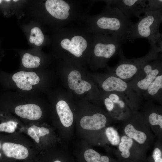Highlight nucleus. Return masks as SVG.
I'll return each instance as SVG.
<instances>
[{"instance_id": "obj_1", "label": "nucleus", "mask_w": 162, "mask_h": 162, "mask_svg": "<svg viewBox=\"0 0 162 162\" xmlns=\"http://www.w3.org/2000/svg\"><path fill=\"white\" fill-rule=\"evenodd\" d=\"M150 45L148 52L144 56L139 58L128 59L124 55L121 48L118 54L120 59L114 67L110 68V75L118 77L124 81H131L146 63L156 59L162 52V47L149 42Z\"/></svg>"}, {"instance_id": "obj_2", "label": "nucleus", "mask_w": 162, "mask_h": 162, "mask_svg": "<svg viewBox=\"0 0 162 162\" xmlns=\"http://www.w3.org/2000/svg\"><path fill=\"white\" fill-rule=\"evenodd\" d=\"M144 14L143 16H140L137 22L134 23L127 40L133 43L136 39L145 38L149 43L162 47V35L159 31L162 22V10Z\"/></svg>"}, {"instance_id": "obj_3", "label": "nucleus", "mask_w": 162, "mask_h": 162, "mask_svg": "<svg viewBox=\"0 0 162 162\" xmlns=\"http://www.w3.org/2000/svg\"><path fill=\"white\" fill-rule=\"evenodd\" d=\"M98 28L107 32L112 35L127 38L134 23L127 18L117 8L109 6L104 14L98 18Z\"/></svg>"}, {"instance_id": "obj_4", "label": "nucleus", "mask_w": 162, "mask_h": 162, "mask_svg": "<svg viewBox=\"0 0 162 162\" xmlns=\"http://www.w3.org/2000/svg\"><path fill=\"white\" fill-rule=\"evenodd\" d=\"M162 58L161 54L156 59L145 64L132 80L127 82L129 87L142 97L150 84L162 72Z\"/></svg>"}, {"instance_id": "obj_5", "label": "nucleus", "mask_w": 162, "mask_h": 162, "mask_svg": "<svg viewBox=\"0 0 162 162\" xmlns=\"http://www.w3.org/2000/svg\"><path fill=\"white\" fill-rule=\"evenodd\" d=\"M101 86L105 92L119 94L133 112L137 111L142 104L143 98L131 88L127 82L118 77L108 76L102 80Z\"/></svg>"}, {"instance_id": "obj_6", "label": "nucleus", "mask_w": 162, "mask_h": 162, "mask_svg": "<svg viewBox=\"0 0 162 162\" xmlns=\"http://www.w3.org/2000/svg\"><path fill=\"white\" fill-rule=\"evenodd\" d=\"M124 120L125 135L142 146L148 145L151 139L148 124L143 113L137 111Z\"/></svg>"}, {"instance_id": "obj_7", "label": "nucleus", "mask_w": 162, "mask_h": 162, "mask_svg": "<svg viewBox=\"0 0 162 162\" xmlns=\"http://www.w3.org/2000/svg\"><path fill=\"white\" fill-rule=\"evenodd\" d=\"M126 41L123 38L112 35L105 37L104 41H99L95 44L94 54L98 58L108 60L118 54L123 44Z\"/></svg>"}, {"instance_id": "obj_8", "label": "nucleus", "mask_w": 162, "mask_h": 162, "mask_svg": "<svg viewBox=\"0 0 162 162\" xmlns=\"http://www.w3.org/2000/svg\"><path fill=\"white\" fill-rule=\"evenodd\" d=\"M147 0H114L110 1L113 6L118 8L128 19L132 17L139 18L144 13Z\"/></svg>"}, {"instance_id": "obj_9", "label": "nucleus", "mask_w": 162, "mask_h": 162, "mask_svg": "<svg viewBox=\"0 0 162 162\" xmlns=\"http://www.w3.org/2000/svg\"><path fill=\"white\" fill-rule=\"evenodd\" d=\"M143 106L144 113L143 114L148 124L153 129H159L161 132L162 107L155 105L152 101L150 100H147L143 104Z\"/></svg>"}, {"instance_id": "obj_10", "label": "nucleus", "mask_w": 162, "mask_h": 162, "mask_svg": "<svg viewBox=\"0 0 162 162\" xmlns=\"http://www.w3.org/2000/svg\"><path fill=\"white\" fill-rule=\"evenodd\" d=\"M12 79L18 88L26 91L31 90L32 86L38 84L40 80L39 77L35 73L22 71L15 73L12 76Z\"/></svg>"}, {"instance_id": "obj_11", "label": "nucleus", "mask_w": 162, "mask_h": 162, "mask_svg": "<svg viewBox=\"0 0 162 162\" xmlns=\"http://www.w3.org/2000/svg\"><path fill=\"white\" fill-rule=\"evenodd\" d=\"M45 7L49 13L55 18L64 20L68 17L70 6L63 0H46Z\"/></svg>"}, {"instance_id": "obj_12", "label": "nucleus", "mask_w": 162, "mask_h": 162, "mask_svg": "<svg viewBox=\"0 0 162 162\" xmlns=\"http://www.w3.org/2000/svg\"><path fill=\"white\" fill-rule=\"evenodd\" d=\"M60 44L63 48L77 57L82 55L87 46L86 40L79 35L74 36L71 40L68 38L64 39L61 41Z\"/></svg>"}, {"instance_id": "obj_13", "label": "nucleus", "mask_w": 162, "mask_h": 162, "mask_svg": "<svg viewBox=\"0 0 162 162\" xmlns=\"http://www.w3.org/2000/svg\"><path fill=\"white\" fill-rule=\"evenodd\" d=\"M108 121V118L105 115L97 112L92 116L83 117L80 120V124L84 129L98 130L104 128Z\"/></svg>"}, {"instance_id": "obj_14", "label": "nucleus", "mask_w": 162, "mask_h": 162, "mask_svg": "<svg viewBox=\"0 0 162 162\" xmlns=\"http://www.w3.org/2000/svg\"><path fill=\"white\" fill-rule=\"evenodd\" d=\"M146 100L162 103V72L159 74L150 84L142 95Z\"/></svg>"}, {"instance_id": "obj_15", "label": "nucleus", "mask_w": 162, "mask_h": 162, "mask_svg": "<svg viewBox=\"0 0 162 162\" xmlns=\"http://www.w3.org/2000/svg\"><path fill=\"white\" fill-rule=\"evenodd\" d=\"M68 79L70 88L74 90L78 94H82L92 88L90 83L82 79L80 73L77 70L71 71L68 75Z\"/></svg>"}, {"instance_id": "obj_16", "label": "nucleus", "mask_w": 162, "mask_h": 162, "mask_svg": "<svg viewBox=\"0 0 162 162\" xmlns=\"http://www.w3.org/2000/svg\"><path fill=\"white\" fill-rule=\"evenodd\" d=\"M2 150L4 155L8 158L24 159L28 155V152L24 146L19 144L5 142L2 144Z\"/></svg>"}, {"instance_id": "obj_17", "label": "nucleus", "mask_w": 162, "mask_h": 162, "mask_svg": "<svg viewBox=\"0 0 162 162\" xmlns=\"http://www.w3.org/2000/svg\"><path fill=\"white\" fill-rule=\"evenodd\" d=\"M15 112L18 116L31 120H37L41 116L42 112L40 107L34 104L19 105L16 107Z\"/></svg>"}, {"instance_id": "obj_18", "label": "nucleus", "mask_w": 162, "mask_h": 162, "mask_svg": "<svg viewBox=\"0 0 162 162\" xmlns=\"http://www.w3.org/2000/svg\"><path fill=\"white\" fill-rule=\"evenodd\" d=\"M56 109L62 124L66 127L71 126L73 122L74 116L67 103L63 100L58 101L56 105Z\"/></svg>"}, {"instance_id": "obj_19", "label": "nucleus", "mask_w": 162, "mask_h": 162, "mask_svg": "<svg viewBox=\"0 0 162 162\" xmlns=\"http://www.w3.org/2000/svg\"><path fill=\"white\" fill-rule=\"evenodd\" d=\"M134 141L131 138L124 135L122 136L120 141L118 145V149L121 152L122 158L127 159L131 156V149L133 147Z\"/></svg>"}, {"instance_id": "obj_20", "label": "nucleus", "mask_w": 162, "mask_h": 162, "mask_svg": "<svg viewBox=\"0 0 162 162\" xmlns=\"http://www.w3.org/2000/svg\"><path fill=\"white\" fill-rule=\"evenodd\" d=\"M87 162H110L109 158L106 156H102L96 151L92 149L86 150L84 154Z\"/></svg>"}, {"instance_id": "obj_21", "label": "nucleus", "mask_w": 162, "mask_h": 162, "mask_svg": "<svg viewBox=\"0 0 162 162\" xmlns=\"http://www.w3.org/2000/svg\"><path fill=\"white\" fill-rule=\"evenodd\" d=\"M40 58L38 56L26 53L23 55L22 60L23 65L28 68L38 67L40 64Z\"/></svg>"}, {"instance_id": "obj_22", "label": "nucleus", "mask_w": 162, "mask_h": 162, "mask_svg": "<svg viewBox=\"0 0 162 162\" xmlns=\"http://www.w3.org/2000/svg\"><path fill=\"white\" fill-rule=\"evenodd\" d=\"M30 32V43L37 46L42 45L44 40V36L40 29L37 27H34L31 29Z\"/></svg>"}, {"instance_id": "obj_23", "label": "nucleus", "mask_w": 162, "mask_h": 162, "mask_svg": "<svg viewBox=\"0 0 162 162\" xmlns=\"http://www.w3.org/2000/svg\"><path fill=\"white\" fill-rule=\"evenodd\" d=\"M105 133L108 141L112 145H118L121 138L116 129L112 127H109L106 128Z\"/></svg>"}, {"instance_id": "obj_24", "label": "nucleus", "mask_w": 162, "mask_h": 162, "mask_svg": "<svg viewBox=\"0 0 162 162\" xmlns=\"http://www.w3.org/2000/svg\"><path fill=\"white\" fill-rule=\"evenodd\" d=\"M162 10V0H147L144 14L147 12L155 11Z\"/></svg>"}, {"instance_id": "obj_25", "label": "nucleus", "mask_w": 162, "mask_h": 162, "mask_svg": "<svg viewBox=\"0 0 162 162\" xmlns=\"http://www.w3.org/2000/svg\"><path fill=\"white\" fill-rule=\"evenodd\" d=\"M18 123L12 120L1 122L0 123V132L11 133L15 131Z\"/></svg>"}, {"instance_id": "obj_26", "label": "nucleus", "mask_w": 162, "mask_h": 162, "mask_svg": "<svg viewBox=\"0 0 162 162\" xmlns=\"http://www.w3.org/2000/svg\"><path fill=\"white\" fill-rule=\"evenodd\" d=\"M152 157L153 162H162V152L161 149L158 147H155Z\"/></svg>"}, {"instance_id": "obj_27", "label": "nucleus", "mask_w": 162, "mask_h": 162, "mask_svg": "<svg viewBox=\"0 0 162 162\" xmlns=\"http://www.w3.org/2000/svg\"><path fill=\"white\" fill-rule=\"evenodd\" d=\"M104 104L107 110L109 112H112L114 108V104L107 96L104 100Z\"/></svg>"}, {"instance_id": "obj_28", "label": "nucleus", "mask_w": 162, "mask_h": 162, "mask_svg": "<svg viewBox=\"0 0 162 162\" xmlns=\"http://www.w3.org/2000/svg\"><path fill=\"white\" fill-rule=\"evenodd\" d=\"M28 134L34 139L37 143H38L39 142V137L31 127L28 128Z\"/></svg>"}, {"instance_id": "obj_29", "label": "nucleus", "mask_w": 162, "mask_h": 162, "mask_svg": "<svg viewBox=\"0 0 162 162\" xmlns=\"http://www.w3.org/2000/svg\"><path fill=\"white\" fill-rule=\"evenodd\" d=\"M49 133L50 130L48 128L44 127L40 128L39 133L38 137H39L43 136L48 134Z\"/></svg>"}, {"instance_id": "obj_30", "label": "nucleus", "mask_w": 162, "mask_h": 162, "mask_svg": "<svg viewBox=\"0 0 162 162\" xmlns=\"http://www.w3.org/2000/svg\"><path fill=\"white\" fill-rule=\"evenodd\" d=\"M34 131L38 136L40 132V127L35 125H33L31 127Z\"/></svg>"}, {"instance_id": "obj_31", "label": "nucleus", "mask_w": 162, "mask_h": 162, "mask_svg": "<svg viewBox=\"0 0 162 162\" xmlns=\"http://www.w3.org/2000/svg\"><path fill=\"white\" fill-rule=\"evenodd\" d=\"M2 149V144L1 143L0 141V150ZM2 156V154L0 152V158Z\"/></svg>"}, {"instance_id": "obj_32", "label": "nucleus", "mask_w": 162, "mask_h": 162, "mask_svg": "<svg viewBox=\"0 0 162 162\" xmlns=\"http://www.w3.org/2000/svg\"><path fill=\"white\" fill-rule=\"evenodd\" d=\"M54 162H62L61 161H60L58 160H56L55 161H54Z\"/></svg>"}, {"instance_id": "obj_33", "label": "nucleus", "mask_w": 162, "mask_h": 162, "mask_svg": "<svg viewBox=\"0 0 162 162\" xmlns=\"http://www.w3.org/2000/svg\"><path fill=\"white\" fill-rule=\"evenodd\" d=\"M2 0H0V3H1V2H2Z\"/></svg>"}]
</instances>
